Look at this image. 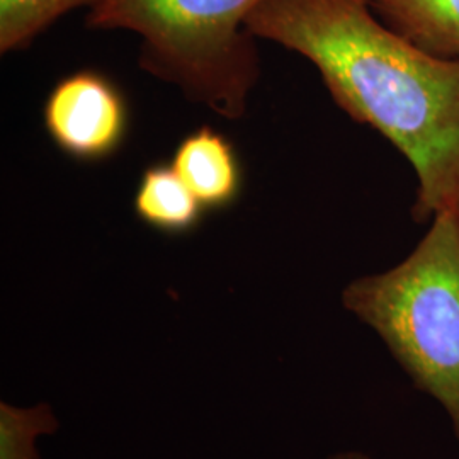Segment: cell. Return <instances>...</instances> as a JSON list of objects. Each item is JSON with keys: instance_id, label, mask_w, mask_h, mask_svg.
Masks as SVG:
<instances>
[{"instance_id": "8fae6325", "label": "cell", "mask_w": 459, "mask_h": 459, "mask_svg": "<svg viewBox=\"0 0 459 459\" xmlns=\"http://www.w3.org/2000/svg\"><path fill=\"white\" fill-rule=\"evenodd\" d=\"M458 213H459V208H458Z\"/></svg>"}, {"instance_id": "7a4b0ae2", "label": "cell", "mask_w": 459, "mask_h": 459, "mask_svg": "<svg viewBox=\"0 0 459 459\" xmlns=\"http://www.w3.org/2000/svg\"><path fill=\"white\" fill-rule=\"evenodd\" d=\"M342 305L386 345L459 443V213L437 214L392 269L351 281Z\"/></svg>"}, {"instance_id": "30bf717a", "label": "cell", "mask_w": 459, "mask_h": 459, "mask_svg": "<svg viewBox=\"0 0 459 459\" xmlns=\"http://www.w3.org/2000/svg\"><path fill=\"white\" fill-rule=\"evenodd\" d=\"M328 459H371L368 455H364V453H359V451H347V453H339V455H335V456H332V458Z\"/></svg>"}, {"instance_id": "5b68a950", "label": "cell", "mask_w": 459, "mask_h": 459, "mask_svg": "<svg viewBox=\"0 0 459 459\" xmlns=\"http://www.w3.org/2000/svg\"><path fill=\"white\" fill-rule=\"evenodd\" d=\"M172 167L204 210L227 208L240 195L238 155L229 138L212 126H201L182 140Z\"/></svg>"}, {"instance_id": "52a82bcc", "label": "cell", "mask_w": 459, "mask_h": 459, "mask_svg": "<svg viewBox=\"0 0 459 459\" xmlns=\"http://www.w3.org/2000/svg\"><path fill=\"white\" fill-rule=\"evenodd\" d=\"M134 213L152 229L186 233L203 216V204L172 165H152L142 176L134 195Z\"/></svg>"}, {"instance_id": "ba28073f", "label": "cell", "mask_w": 459, "mask_h": 459, "mask_svg": "<svg viewBox=\"0 0 459 459\" xmlns=\"http://www.w3.org/2000/svg\"><path fill=\"white\" fill-rule=\"evenodd\" d=\"M98 0H0V51L28 48L53 22Z\"/></svg>"}, {"instance_id": "9c48e42d", "label": "cell", "mask_w": 459, "mask_h": 459, "mask_svg": "<svg viewBox=\"0 0 459 459\" xmlns=\"http://www.w3.org/2000/svg\"><path fill=\"white\" fill-rule=\"evenodd\" d=\"M58 422L47 403L34 409L0 405V459H39L34 441L53 434Z\"/></svg>"}, {"instance_id": "3957f363", "label": "cell", "mask_w": 459, "mask_h": 459, "mask_svg": "<svg viewBox=\"0 0 459 459\" xmlns=\"http://www.w3.org/2000/svg\"><path fill=\"white\" fill-rule=\"evenodd\" d=\"M263 2L98 0L87 28L138 34L143 70L216 115L240 119L261 74L247 19Z\"/></svg>"}, {"instance_id": "6da1fadb", "label": "cell", "mask_w": 459, "mask_h": 459, "mask_svg": "<svg viewBox=\"0 0 459 459\" xmlns=\"http://www.w3.org/2000/svg\"><path fill=\"white\" fill-rule=\"evenodd\" d=\"M246 26L312 62L345 115L411 162L415 221L458 212L459 60L415 47L369 0H264Z\"/></svg>"}, {"instance_id": "277c9868", "label": "cell", "mask_w": 459, "mask_h": 459, "mask_svg": "<svg viewBox=\"0 0 459 459\" xmlns=\"http://www.w3.org/2000/svg\"><path fill=\"white\" fill-rule=\"evenodd\" d=\"M49 138L77 160H102L115 153L128 130V108L106 75L81 70L56 83L43 108Z\"/></svg>"}, {"instance_id": "8992f818", "label": "cell", "mask_w": 459, "mask_h": 459, "mask_svg": "<svg viewBox=\"0 0 459 459\" xmlns=\"http://www.w3.org/2000/svg\"><path fill=\"white\" fill-rule=\"evenodd\" d=\"M377 16L427 53L459 60V0H369Z\"/></svg>"}]
</instances>
